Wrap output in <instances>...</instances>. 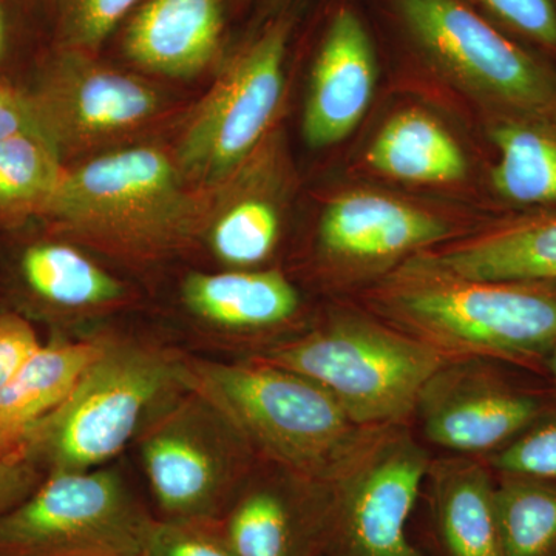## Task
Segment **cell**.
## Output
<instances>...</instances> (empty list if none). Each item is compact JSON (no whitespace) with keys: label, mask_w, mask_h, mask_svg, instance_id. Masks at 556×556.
I'll return each instance as SVG.
<instances>
[{"label":"cell","mask_w":556,"mask_h":556,"mask_svg":"<svg viewBox=\"0 0 556 556\" xmlns=\"http://www.w3.org/2000/svg\"><path fill=\"white\" fill-rule=\"evenodd\" d=\"M367 313L442 357L544 367L556 342L555 281L479 280L420 254L362 292Z\"/></svg>","instance_id":"6da1fadb"},{"label":"cell","mask_w":556,"mask_h":556,"mask_svg":"<svg viewBox=\"0 0 556 556\" xmlns=\"http://www.w3.org/2000/svg\"><path fill=\"white\" fill-rule=\"evenodd\" d=\"M189 388L226 416L260 463L334 484L391 427H364L316 382L257 357L188 358Z\"/></svg>","instance_id":"7a4b0ae2"},{"label":"cell","mask_w":556,"mask_h":556,"mask_svg":"<svg viewBox=\"0 0 556 556\" xmlns=\"http://www.w3.org/2000/svg\"><path fill=\"white\" fill-rule=\"evenodd\" d=\"M40 219L72 243L148 263L169 257L204 233L206 211H200L175 159L139 146L67 169Z\"/></svg>","instance_id":"3957f363"},{"label":"cell","mask_w":556,"mask_h":556,"mask_svg":"<svg viewBox=\"0 0 556 556\" xmlns=\"http://www.w3.org/2000/svg\"><path fill=\"white\" fill-rule=\"evenodd\" d=\"M189 390L188 357L135 339L108 338L64 402L22 439L43 473L100 468Z\"/></svg>","instance_id":"277c9868"},{"label":"cell","mask_w":556,"mask_h":556,"mask_svg":"<svg viewBox=\"0 0 556 556\" xmlns=\"http://www.w3.org/2000/svg\"><path fill=\"white\" fill-rule=\"evenodd\" d=\"M305 376L364 427L408 426L447 358L367 313L342 311L254 356Z\"/></svg>","instance_id":"5b68a950"},{"label":"cell","mask_w":556,"mask_h":556,"mask_svg":"<svg viewBox=\"0 0 556 556\" xmlns=\"http://www.w3.org/2000/svg\"><path fill=\"white\" fill-rule=\"evenodd\" d=\"M294 17L262 25L219 73L179 138L175 161L188 185H225L257 152L285 90V60Z\"/></svg>","instance_id":"8992f818"},{"label":"cell","mask_w":556,"mask_h":556,"mask_svg":"<svg viewBox=\"0 0 556 556\" xmlns=\"http://www.w3.org/2000/svg\"><path fill=\"white\" fill-rule=\"evenodd\" d=\"M155 522L116 471L49 473L0 517V556H144Z\"/></svg>","instance_id":"52a82bcc"},{"label":"cell","mask_w":556,"mask_h":556,"mask_svg":"<svg viewBox=\"0 0 556 556\" xmlns=\"http://www.w3.org/2000/svg\"><path fill=\"white\" fill-rule=\"evenodd\" d=\"M137 444L153 496L169 519L214 518L260 466L237 428L192 388L146 424Z\"/></svg>","instance_id":"ba28073f"},{"label":"cell","mask_w":556,"mask_h":556,"mask_svg":"<svg viewBox=\"0 0 556 556\" xmlns=\"http://www.w3.org/2000/svg\"><path fill=\"white\" fill-rule=\"evenodd\" d=\"M413 43L492 112L556 110V70L519 47L463 0H393Z\"/></svg>","instance_id":"9c48e42d"},{"label":"cell","mask_w":556,"mask_h":556,"mask_svg":"<svg viewBox=\"0 0 556 556\" xmlns=\"http://www.w3.org/2000/svg\"><path fill=\"white\" fill-rule=\"evenodd\" d=\"M25 91L40 135L62 160L126 138L164 109L163 94L148 80L104 64L97 53L61 47Z\"/></svg>","instance_id":"30bf717a"},{"label":"cell","mask_w":556,"mask_h":556,"mask_svg":"<svg viewBox=\"0 0 556 556\" xmlns=\"http://www.w3.org/2000/svg\"><path fill=\"white\" fill-rule=\"evenodd\" d=\"M431 459L408 426L388 428L331 484L327 543L342 556H424L409 543L407 525Z\"/></svg>","instance_id":"8fae6325"},{"label":"cell","mask_w":556,"mask_h":556,"mask_svg":"<svg viewBox=\"0 0 556 556\" xmlns=\"http://www.w3.org/2000/svg\"><path fill=\"white\" fill-rule=\"evenodd\" d=\"M496 364L452 358L428 379L415 412L427 442L452 455L486 457L556 408Z\"/></svg>","instance_id":"7c38bea8"},{"label":"cell","mask_w":556,"mask_h":556,"mask_svg":"<svg viewBox=\"0 0 556 556\" xmlns=\"http://www.w3.org/2000/svg\"><path fill=\"white\" fill-rule=\"evenodd\" d=\"M453 232L450 223L427 208L386 192L351 190L321 214L318 263L338 283L371 285L413 255L456 239Z\"/></svg>","instance_id":"4fadbf2b"},{"label":"cell","mask_w":556,"mask_h":556,"mask_svg":"<svg viewBox=\"0 0 556 556\" xmlns=\"http://www.w3.org/2000/svg\"><path fill=\"white\" fill-rule=\"evenodd\" d=\"M378 60L367 27L343 7L332 16L311 70L303 137L325 149L350 137L371 105Z\"/></svg>","instance_id":"5bb4252c"},{"label":"cell","mask_w":556,"mask_h":556,"mask_svg":"<svg viewBox=\"0 0 556 556\" xmlns=\"http://www.w3.org/2000/svg\"><path fill=\"white\" fill-rule=\"evenodd\" d=\"M225 30L226 0H142L127 17L123 51L153 75L195 78L222 53Z\"/></svg>","instance_id":"9a60e30c"},{"label":"cell","mask_w":556,"mask_h":556,"mask_svg":"<svg viewBox=\"0 0 556 556\" xmlns=\"http://www.w3.org/2000/svg\"><path fill=\"white\" fill-rule=\"evenodd\" d=\"M11 276L17 303L13 311L30 321L110 308L126 298L118 278L56 233L25 241L14 254Z\"/></svg>","instance_id":"2e32d148"},{"label":"cell","mask_w":556,"mask_h":556,"mask_svg":"<svg viewBox=\"0 0 556 556\" xmlns=\"http://www.w3.org/2000/svg\"><path fill=\"white\" fill-rule=\"evenodd\" d=\"M419 254L457 276L556 283V207L522 212Z\"/></svg>","instance_id":"e0dca14e"},{"label":"cell","mask_w":556,"mask_h":556,"mask_svg":"<svg viewBox=\"0 0 556 556\" xmlns=\"http://www.w3.org/2000/svg\"><path fill=\"white\" fill-rule=\"evenodd\" d=\"M181 299L193 317L239 338L283 331L302 308L298 288L276 269L190 274Z\"/></svg>","instance_id":"ac0fdd59"},{"label":"cell","mask_w":556,"mask_h":556,"mask_svg":"<svg viewBox=\"0 0 556 556\" xmlns=\"http://www.w3.org/2000/svg\"><path fill=\"white\" fill-rule=\"evenodd\" d=\"M431 507L448 556H503L496 475L484 457L431 459Z\"/></svg>","instance_id":"d6986e66"},{"label":"cell","mask_w":556,"mask_h":556,"mask_svg":"<svg viewBox=\"0 0 556 556\" xmlns=\"http://www.w3.org/2000/svg\"><path fill=\"white\" fill-rule=\"evenodd\" d=\"M270 467L274 477L255 481L251 477L252 484L247 482L243 495L223 526L236 556H300V518L329 485Z\"/></svg>","instance_id":"ffe728a7"},{"label":"cell","mask_w":556,"mask_h":556,"mask_svg":"<svg viewBox=\"0 0 556 556\" xmlns=\"http://www.w3.org/2000/svg\"><path fill=\"white\" fill-rule=\"evenodd\" d=\"M496 148L492 185L501 199L525 207H556V110L492 112Z\"/></svg>","instance_id":"44dd1931"},{"label":"cell","mask_w":556,"mask_h":556,"mask_svg":"<svg viewBox=\"0 0 556 556\" xmlns=\"http://www.w3.org/2000/svg\"><path fill=\"white\" fill-rule=\"evenodd\" d=\"M104 336L40 345L0 391V452L21 444L25 434L60 407L84 369L100 354Z\"/></svg>","instance_id":"7402d4cb"},{"label":"cell","mask_w":556,"mask_h":556,"mask_svg":"<svg viewBox=\"0 0 556 556\" xmlns=\"http://www.w3.org/2000/svg\"><path fill=\"white\" fill-rule=\"evenodd\" d=\"M382 177L415 185H448L467 175L459 142L434 116L422 110L394 113L372 138L365 155Z\"/></svg>","instance_id":"603a6c76"},{"label":"cell","mask_w":556,"mask_h":556,"mask_svg":"<svg viewBox=\"0 0 556 556\" xmlns=\"http://www.w3.org/2000/svg\"><path fill=\"white\" fill-rule=\"evenodd\" d=\"M67 167L39 135L0 139V229H17L42 218Z\"/></svg>","instance_id":"cb8c5ba5"},{"label":"cell","mask_w":556,"mask_h":556,"mask_svg":"<svg viewBox=\"0 0 556 556\" xmlns=\"http://www.w3.org/2000/svg\"><path fill=\"white\" fill-rule=\"evenodd\" d=\"M204 233L219 262L232 268H252L276 251L281 233L280 208L257 189H232L218 211L206 214Z\"/></svg>","instance_id":"d4e9b609"},{"label":"cell","mask_w":556,"mask_h":556,"mask_svg":"<svg viewBox=\"0 0 556 556\" xmlns=\"http://www.w3.org/2000/svg\"><path fill=\"white\" fill-rule=\"evenodd\" d=\"M495 475L503 556H556V484Z\"/></svg>","instance_id":"484cf974"},{"label":"cell","mask_w":556,"mask_h":556,"mask_svg":"<svg viewBox=\"0 0 556 556\" xmlns=\"http://www.w3.org/2000/svg\"><path fill=\"white\" fill-rule=\"evenodd\" d=\"M142 0H54L61 49L98 53Z\"/></svg>","instance_id":"4316f807"},{"label":"cell","mask_w":556,"mask_h":556,"mask_svg":"<svg viewBox=\"0 0 556 556\" xmlns=\"http://www.w3.org/2000/svg\"><path fill=\"white\" fill-rule=\"evenodd\" d=\"M484 459L497 475H515L556 484V408L506 447Z\"/></svg>","instance_id":"83f0119b"},{"label":"cell","mask_w":556,"mask_h":556,"mask_svg":"<svg viewBox=\"0 0 556 556\" xmlns=\"http://www.w3.org/2000/svg\"><path fill=\"white\" fill-rule=\"evenodd\" d=\"M144 556H236L214 518L156 521Z\"/></svg>","instance_id":"f1b7e54d"},{"label":"cell","mask_w":556,"mask_h":556,"mask_svg":"<svg viewBox=\"0 0 556 556\" xmlns=\"http://www.w3.org/2000/svg\"><path fill=\"white\" fill-rule=\"evenodd\" d=\"M501 24L543 49L556 51V0H478Z\"/></svg>","instance_id":"f546056e"},{"label":"cell","mask_w":556,"mask_h":556,"mask_svg":"<svg viewBox=\"0 0 556 556\" xmlns=\"http://www.w3.org/2000/svg\"><path fill=\"white\" fill-rule=\"evenodd\" d=\"M40 345L27 317L13 309H0V391Z\"/></svg>","instance_id":"4dcf8cb0"},{"label":"cell","mask_w":556,"mask_h":556,"mask_svg":"<svg viewBox=\"0 0 556 556\" xmlns=\"http://www.w3.org/2000/svg\"><path fill=\"white\" fill-rule=\"evenodd\" d=\"M43 479L46 473L21 444L0 452V517L24 503Z\"/></svg>","instance_id":"1f68e13d"},{"label":"cell","mask_w":556,"mask_h":556,"mask_svg":"<svg viewBox=\"0 0 556 556\" xmlns=\"http://www.w3.org/2000/svg\"><path fill=\"white\" fill-rule=\"evenodd\" d=\"M22 134L42 137L27 91L0 84V139Z\"/></svg>","instance_id":"d6a6232c"},{"label":"cell","mask_w":556,"mask_h":556,"mask_svg":"<svg viewBox=\"0 0 556 556\" xmlns=\"http://www.w3.org/2000/svg\"><path fill=\"white\" fill-rule=\"evenodd\" d=\"M11 51V24L3 0H0V67L9 60Z\"/></svg>","instance_id":"836d02e7"},{"label":"cell","mask_w":556,"mask_h":556,"mask_svg":"<svg viewBox=\"0 0 556 556\" xmlns=\"http://www.w3.org/2000/svg\"><path fill=\"white\" fill-rule=\"evenodd\" d=\"M294 2L295 0H260L258 20L266 22L278 16V14L287 13Z\"/></svg>","instance_id":"e575fe53"},{"label":"cell","mask_w":556,"mask_h":556,"mask_svg":"<svg viewBox=\"0 0 556 556\" xmlns=\"http://www.w3.org/2000/svg\"><path fill=\"white\" fill-rule=\"evenodd\" d=\"M544 368L547 369L548 375L554 379L556 386V342L554 346H552V350L548 351L546 362H544Z\"/></svg>","instance_id":"d590c367"},{"label":"cell","mask_w":556,"mask_h":556,"mask_svg":"<svg viewBox=\"0 0 556 556\" xmlns=\"http://www.w3.org/2000/svg\"><path fill=\"white\" fill-rule=\"evenodd\" d=\"M249 2H251V0H230V3H232L233 7H237V9H244Z\"/></svg>","instance_id":"8d00e7d4"}]
</instances>
